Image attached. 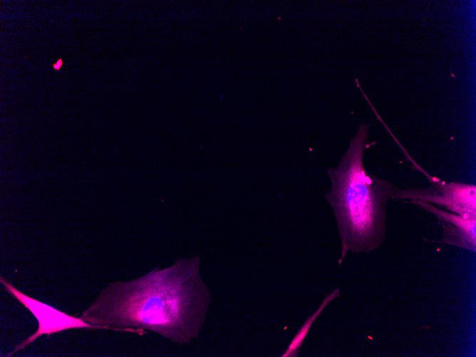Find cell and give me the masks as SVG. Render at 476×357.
Listing matches in <instances>:
<instances>
[{
  "instance_id": "6",
  "label": "cell",
  "mask_w": 476,
  "mask_h": 357,
  "mask_svg": "<svg viewBox=\"0 0 476 357\" xmlns=\"http://www.w3.org/2000/svg\"><path fill=\"white\" fill-rule=\"evenodd\" d=\"M341 296L340 288L333 289L329 294H328L322 301L318 309L315 312L307 318L305 322L298 331L296 334L291 341L289 346L285 351L280 356V357H296L306 338L312 325L319 315L324 311L325 308L334 299Z\"/></svg>"
},
{
  "instance_id": "5",
  "label": "cell",
  "mask_w": 476,
  "mask_h": 357,
  "mask_svg": "<svg viewBox=\"0 0 476 357\" xmlns=\"http://www.w3.org/2000/svg\"><path fill=\"white\" fill-rule=\"evenodd\" d=\"M410 202L436 218L443 232V238L439 242L475 252L476 217H463L428 202L411 200Z\"/></svg>"
},
{
  "instance_id": "2",
  "label": "cell",
  "mask_w": 476,
  "mask_h": 357,
  "mask_svg": "<svg viewBox=\"0 0 476 357\" xmlns=\"http://www.w3.org/2000/svg\"><path fill=\"white\" fill-rule=\"evenodd\" d=\"M368 125L362 123L338 166L327 170L331 189L325 194L341 241L338 264L348 252L371 253L381 248L387 234V207L394 185L368 172L363 165Z\"/></svg>"
},
{
  "instance_id": "3",
  "label": "cell",
  "mask_w": 476,
  "mask_h": 357,
  "mask_svg": "<svg viewBox=\"0 0 476 357\" xmlns=\"http://www.w3.org/2000/svg\"><path fill=\"white\" fill-rule=\"evenodd\" d=\"M430 185L424 188L393 187L390 200L428 202L463 217H476V186L462 182H446L428 175Z\"/></svg>"
},
{
  "instance_id": "4",
  "label": "cell",
  "mask_w": 476,
  "mask_h": 357,
  "mask_svg": "<svg viewBox=\"0 0 476 357\" xmlns=\"http://www.w3.org/2000/svg\"><path fill=\"white\" fill-rule=\"evenodd\" d=\"M0 281L5 289L23 306L29 309L38 321L37 331L19 344L7 356L23 349L43 334L50 335L71 328H99L105 327L94 325L85 321L81 317H76L59 311L45 303L30 297L16 289L2 276Z\"/></svg>"
},
{
  "instance_id": "7",
  "label": "cell",
  "mask_w": 476,
  "mask_h": 357,
  "mask_svg": "<svg viewBox=\"0 0 476 357\" xmlns=\"http://www.w3.org/2000/svg\"><path fill=\"white\" fill-rule=\"evenodd\" d=\"M62 63H63L62 59L59 58L58 61L53 65V67L56 70H59L62 66Z\"/></svg>"
},
{
  "instance_id": "1",
  "label": "cell",
  "mask_w": 476,
  "mask_h": 357,
  "mask_svg": "<svg viewBox=\"0 0 476 357\" xmlns=\"http://www.w3.org/2000/svg\"><path fill=\"white\" fill-rule=\"evenodd\" d=\"M211 302L196 256L133 280L110 283L81 317L108 330L140 336L148 330L188 344L198 338Z\"/></svg>"
}]
</instances>
